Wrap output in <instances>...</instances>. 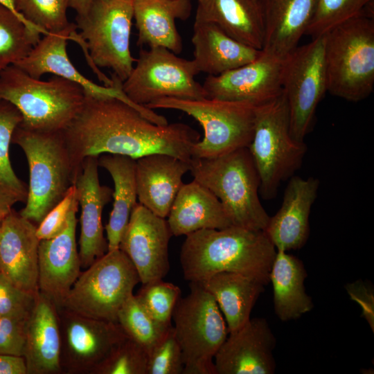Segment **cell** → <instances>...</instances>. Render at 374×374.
Listing matches in <instances>:
<instances>
[{
  "instance_id": "9a60e30c",
  "label": "cell",
  "mask_w": 374,
  "mask_h": 374,
  "mask_svg": "<svg viewBox=\"0 0 374 374\" xmlns=\"http://www.w3.org/2000/svg\"><path fill=\"white\" fill-rule=\"evenodd\" d=\"M60 365L70 373H93L126 334L118 323L84 317L57 308Z\"/></svg>"
},
{
  "instance_id": "ee69618b",
  "label": "cell",
  "mask_w": 374,
  "mask_h": 374,
  "mask_svg": "<svg viewBox=\"0 0 374 374\" xmlns=\"http://www.w3.org/2000/svg\"><path fill=\"white\" fill-rule=\"evenodd\" d=\"M345 288L350 299L359 304L362 309L361 317L366 320L372 331L374 332V293L373 289L366 286L362 280L348 283Z\"/></svg>"
},
{
  "instance_id": "7dc6e473",
  "label": "cell",
  "mask_w": 374,
  "mask_h": 374,
  "mask_svg": "<svg viewBox=\"0 0 374 374\" xmlns=\"http://www.w3.org/2000/svg\"><path fill=\"white\" fill-rule=\"evenodd\" d=\"M0 3L10 10L15 15H17L28 27L30 29L41 32L35 26L31 25L16 9L14 0H0ZM42 34V33H41Z\"/></svg>"
},
{
  "instance_id": "d6986e66",
  "label": "cell",
  "mask_w": 374,
  "mask_h": 374,
  "mask_svg": "<svg viewBox=\"0 0 374 374\" xmlns=\"http://www.w3.org/2000/svg\"><path fill=\"white\" fill-rule=\"evenodd\" d=\"M78 202L73 206L64 229L56 236L41 240L38 248L39 292L60 308L80 274L76 243Z\"/></svg>"
},
{
  "instance_id": "8fae6325",
  "label": "cell",
  "mask_w": 374,
  "mask_h": 374,
  "mask_svg": "<svg viewBox=\"0 0 374 374\" xmlns=\"http://www.w3.org/2000/svg\"><path fill=\"white\" fill-rule=\"evenodd\" d=\"M140 282L129 257L119 248L109 251L80 273L60 308L117 323L120 308Z\"/></svg>"
},
{
  "instance_id": "3957f363",
  "label": "cell",
  "mask_w": 374,
  "mask_h": 374,
  "mask_svg": "<svg viewBox=\"0 0 374 374\" xmlns=\"http://www.w3.org/2000/svg\"><path fill=\"white\" fill-rule=\"evenodd\" d=\"M0 99L19 109L21 126L39 132H62L82 109L85 92L66 78L55 75L42 81L11 64L0 72Z\"/></svg>"
},
{
  "instance_id": "30bf717a",
  "label": "cell",
  "mask_w": 374,
  "mask_h": 374,
  "mask_svg": "<svg viewBox=\"0 0 374 374\" xmlns=\"http://www.w3.org/2000/svg\"><path fill=\"white\" fill-rule=\"evenodd\" d=\"M172 320L182 353L183 374H216L214 357L229 330L213 296L199 283L190 282V293L179 298Z\"/></svg>"
},
{
  "instance_id": "44dd1931",
  "label": "cell",
  "mask_w": 374,
  "mask_h": 374,
  "mask_svg": "<svg viewBox=\"0 0 374 374\" xmlns=\"http://www.w3.org/2000/svg\"><path fill=\"white\" fill-rule=\"evenodd\" d=\"M33 222L12 210L0 223V272L20 290L39 292L38 248Z\"/></svg>"
},
{
  "instance_id": "836d02e7",
  "label": "cell",
  "mask_w": 374,
  "mask_h": 374,
  "mask_svg": "<svg viewBox=\"0 0 374 374\" xmlns=\"http://www.w3.org/2000/svg\"><path fill=\"white\" fill-rule=\"evenodd\" d=\"M117 323L126 335L140 344L148 355L168 329L160 326L134 294L120 308Z\"/></svg>"
},
{
  "instance_id": "277c9868",
  "label": "cell",
  "mask_w": 374,
  "mask_h": 374,
  "mask_svg": "<svg viewBox=\"0 0 374 374\" xmlns=\"http://www.w3.org/2000/svg\"><path fill=\"white\" fill-rule=\"evenodd\" d=\"M190 171L218 198L232 226L264 231L270 216L260 200L259 176L248 147L192 159Z\"/></svg>"
},
{
  "instance_id": "7c38bea8",
  "label": "cell",
  "mask_w": 374,
  "mask_h": 374,
  "mask_svg": "<svg viewBox=\"0 0 374 374\" xmlns=\"http://www.w3.org/2000/svg\"><path fill=\"white\" fill-rule=\"evenodd\" d=\"M137 64L123 82L124 93L135 104L145 107L162 98L199 100L207 98L195 76L200 73L194 60L176 56L163 47L141 49Z\"/></svg>"
},
{
  "instance_id": "83f0119b",
  "label": "cell",
  "mask_w": 374,
  "mask_h": 374,
  "mask_svg": "<svg viewBox=\"0 0 374 374\" xmlns=\"http://www.w3.org/2000/svg\"><path fill=\"white\" fill-rule=\"evenodd\" d=\"M190 12V0H133L137 44L163 47L179 54L183 45L175 20L187 19Z\"/></svg>"
},
{
  "instance_id": "4316f807",
  "label": "cell",
  "mask_w": 374,
  "mask_h": 374,
  "mask_svg": "<svg viewBox=\"0 0 374 374\" xmlns=\"http://www.w3.org/2000/svg\"><path fill=\"white\" fill-rule=\"evenodd\" d=\"M193 30V60L199 72L217 75L254 60L261 53V50L237 41L213 22L195 20Z\"/></svg>"
},
{
  "instance_id": "60d3db41",
  "label": "cell",
  "mask_w": 374,
  "mask_h": 374,
  "mask_svg": "<svg viewBox=\"0 0 374 374\" xmlns=\"http://www.w3.org/2000/svg\"><path fill=\"white\" fill-rule=\"evenodd\" d=\"M76 202V188L73 184L64 198L38 224L36 230L37 238L41 240L58 235L65 227L69 213Z\"/></svg>"
},
{
  "instance_id": "4fadbf2b",
  "label": "cell",
  "mask_w": 374,
  "mask_h": 374,
  "mask_svg": "<svg viewBox=\"0 0 374 374\" xmlns=\"http://www.w3.org/2000/svg\"><path fill=\"white\" fill-rule=\"evenodd\" d=\"M282 91L288 107L291 134L304 141L311 131L317 106L327 92L324 35L297 46L285 59Z\"/></svg>"
},
{
  "instance_id": "ba28073f",
  "label": "cell",
  "mask_w": 374,
  "mask_h": 374,
  "mask_svg": "<svg viewBox=\"0 0 374 374\" xmlns=\"http://www.w3.org/2000/svg\"><path fill=\"white\" fill-rule=\"evenodd\" d=\"M133 17V0H93L84 14L77 15L75 25L86 43L87 62L105 86H112L113 80L98 67L111 69L124 82L136 62L130 50Z\"/></svg>"
},
{
  "instance_id": "f1b7e54d",
  "label": "cell",
  "mask_w": 374,
  "mask_h": 374,
  "mask_svg": "<svg viewBox=\"0 0 374 374\" xmlns=\"http://www.w3.org/2000/svg\"><path fill=\"white\" fill-rule=\"evenodd\" d=\"M195 20L215 24L237 41L258 50L264 42L258 0H197Z\"/></svg>"
},
{
  "instance_id": "e575fe53",
  "label": "cell",
  "mask_w": 374,
  "mask_h": 374,
  "mask_svg": "<svg viewBox=\"0 0 374 374\" xmlns=\"http://www.w3.org/2000/svg\"><path fill=\"white\" fill-rule=\"evenodd\" d=\"M373 0H315L305 35H325L339 24L366 12Z\"/></svg>"
},
{
  "instance_id": "74e56055",
  "label": "cell",
  "mask_w": 374,
  "mask_h": 374,
  "mask_svg": "<svg viewBox=\"0 0 374 374\" xmlns=\"http://www.w3.org/2000/svg\"><path fill=\"white\" fill-rule=\"evenodd\" d=\"M181 293L177 285L160 279L143 284L136 295L152 319L166 330L172 326V313Z\"/></svg>"
},
{
  "instance_id": "681fc988",
  "label": "cell",
  "mask_w": 374,
  "mask_h": 374,
  "mask_svg": "<svg viewBox=\"0 0 374 374\" xmlns=\"http://www.w3.org/2000/svg\"><path fill=\"white\" fill-rule=\"evenodd\" d=\"M1 220H0V223H1Z\"/></svg>"
},
{
  "instance_id": "7402d4cb",
  "label": "cell",
  "mask_w": 374,
  "mask_h": 374,
  "mask_svg": "<svg viewBox=\"0 0 374 374\" xmlns=\"http://www.w3.org/2000/svg\"><path fill=\"white\" fill-rule=\"evenodd\" d=\"M320 181L310 177L293 175L289 179L278 211L264 230L276 250L288 251L302 248L310 234L309 217L317 199Z\"/></svg>"
},
{
  "instance_id": "b9f144b4",
  "label": "cell",
  "mask_w": 374,
  "mask_h": 374,
  "mask_svg": "<svg viewBox=\"0 0 374 374\" xmlns=\"http://www.w3.org/2000/svg\"><path fill=\"white\" fill-rule=\"evenodd\" d=\"M28 316L0 317V354L24 355Z\"/></svg>"
},
{
  "instance_id": "7a4b0ae2",
  "label": "cell",
  "mask_w": 374,
  "mask_h": 374,
  "mask_svg": "<svg viewBox=\"0 0 374 374\" xmlns=\"http://www.w3.org/2000/svg\"><path fill=\"white\" fill-rule=\"evenodd\" d=\"M181 248L184 277L200 283L222 271L235 272L265 286L276 249L263 231L231 226L202 229L186 235Z\"/></svg>"
},
{
  "instance_id": "f6af8a7d",
  "label": "cell",
  "mask_w": 374,
  "mask_h": 374,
  "mask_svg": "<svg viewBox=\"0 0 374 374\" xmlns=\"http://www.w3.org/2000/svg\"><path fill=\"white\" fill-rule=\"evenodd\" d=\"M0 374H27L23 356L0 354Z\"/></svg>"
},
{
  "instance_id": "c3c4849f",
  "label": "cell",
  "mask_w": 374,
  "mask_h": 374,
  "mask_svg": "<svg viewBox=\"0 0 374 374\" xmlns=\"http://www.w3.org/2000/svg\"><path fill=\"white\" fill-rule=\"evenodd\" d=\"M93 0H69V6L74 9L77 15L84 14Z\"/></svg>"
},
{
  "instance_id": "52a82bcc",
  "label": "cell",
  "mask_w": 374,
  "mask_h": 374,
  "mask_svg": "<svg viewBox=\"0 0 374 374\" xmlns=\"http://www.w3.org/2000/svg\"><path fill=\"white\" fill-rule=\"evenodd\" d=\"M260 179L259 193L274 199L280 184L292 177L307 152L305 141L291 134L285 97L256 106L252 140L248 146Z\"/></svg>"
},
{
  "instance_id": "ac0fdd59",
  "label": "cell",
  "mask_w": 374,
  "mask_h": 374,
  "mask_svg": "<svg viewBox=\"0 0 374 374\" xmlns=\"http://www.w3.org/2000/svg\"><path fill=\"white\" fill-rule=\"evenodd\" d=\"M276 339L264 318L249 319L229 333L214 357L216 374H273Z\"/></svg>"
},
{
  "instance_id": "8992f818",
  "label": "cell",
  "mask_w": 374,
  "mask_h": 374,
  "mask_svg": "<svg viewBox=\"0 0 374 374\" xmlns=\"http://www.w3.org/2000/svg\"><path fill=\"white\" fill-rule=\"evenodd\" d=\"M327 91L350 102L368 98L374 88V20L366 12L324 35Z\"/></svg>"
},
{
  "instance_id": "f546056e",
  "label": "cell",
  "mask_w": 374,
  "mask_h": 374,
  "mask_svg": "<svg viewBox=\"0 0 374 374\" xmlns=\"http://www.w3.org/2000/svg\"><path fill=\"white\" fill-rule=\"evenodd\" d=\"M307 271L303 263L287 251L276 250L269 274L274 292V307L282 321L294 320L314 307L305 292Z\"/></svg>"
},
{
  "instance_id": "2e32d148",
  "label": "cell",
  "mask_w": 374,
  "mask_h": 374,
  "mask_svg": "<svg viewBox=\"0 0 374 374\" xmlns=\"http://www.w3.org/2000/svg\"><path fill=\"white\" fill-rule=\"evenodd\" d=\"M167 220L137 203L130 214L119 249L131 260L143 284L163 279L170 270Z\"/></svg>"
},
{
  "instance_id": "ab89813d",
  "label": "cell",
  "mask_w": 374,
  "mask_h": 374,
  "mask_svg": "<svg viewBox=\"0 0 374 374\" xmlns=\"http://www.w3.org/2000/svg\"><path fill=\"white\" fill-rule=\"evenodd\" d=\"M184 363L172 325L148 353L146 374H183Z\"/></svg>"
},
{
  "instance_id": "6da1fadb",
  "label": "cell",
  "mask_w": 374,
  "mask_h": 374,
  "mask_svg": "<svg viewBox=\"0 0 374 374\" xmlns=\"http://www.w3.org/2000/svg\"><path fill=\"white\" fill-rule=\"evenodd\" d=\"M76 174L87 157L121 154L137 159L161 153L191 162L199 133L189 125L154 124L136 109L114 98L85 93L83 107L62 131Z\"/></svg>"
},
{
  "instance_id": "8d00e7d4",
  "label": "cell",
  "mask_w": 374,
  "mask_h": 374,
  "mask_svg": "<svg viewBox=\"0 0 374 374\" xmlns=\"http://www.w3.org/2000/svg\"><path fill=\"white\" fill-rule=\"evenodd\" d=\"M21 121L19 109L8 101L0 99V181L26 200L28 187L15 174L9 156L13 133Z\"/></svg>"
},
{
  "instance_id": "f35d334b",
  "label": "cell",
  "mask_w": 374,
  "mask_h": 374,
  "mask_svg": "<svg viewBox=\"0 0 374 374\" xmlns=\"http://www.w3.org/2000/svg\"><path fill=\"white\" fill-rule=\"evenodd\" d=\"M148 355L137 342L125 337L93 371L96 374H146Z\"/></svg>"
},
{
  "instance_id": "4dcf8cb0",
  "label": "cell",
  "mask_w": 374,
  "mask_h": 374,
  "mask_svg": "<svg viewBox=\"0 0 374 374\" xmlns=\"http://www.w3.org/2000/svg\"><path fill=\"white\" fill-rule=\"evenodd\" d=\"M199 283L215 299L229 333L240 328L250 319L253 306L265 290L260 282L229 271L216 273Z\"/></svg>"
},
{
  "instance_id": "bcb514c9",
  "label": "cell",
  "mask_w": 374,
  "mask_h": 374,
  "mask_svg": "<svg viewBox=\"0 0 374 374\" xmlns=\"http://www.w3.org/2000/svg\"><path fill=\"white\" fill-rule=\"evenodd\" d=\"M26 200L17 193L0 181V220H2L17 202Z\"/></svg>"
},
{
  "instance_id": "7bdbcfd3",
  "label": "cell",
  "mask_w": 374,
  "mask_h": 374,
  "mask_svg": "<svg viewBox=\"0 0 374 374\" xmlns=\"http://www.w3.org/2000/svg\"><path fill=\"white\" fill-rule=\"evenodd\" d=\"M36 296L20 290L0 272V317L28 316Z\"/></svg>"
},
{
  "instance_id": "1f68e13d",
  "label": "cell",
  "mask_w": 374,
  "mask_h": 374,
  "mask_svg": "<svg viewBox=\"0 0 374 374\" xmlns=\"http://www.w3.org/2000/svg\"><path fill=\"white\" fill-rule=\"evenodd\" d=\"M98 164L110 174L114 185L113 207L105 226L109 251L119 248L132 211L137 204L136 160L121 154H103L98 156Z\"/></svg>"
},
{
  "instance_id": "e0dca14e",
  "label": "cell",
  "mask_w": 374,
  "mask_h": 374,
  "mask_svg": "<svg viewBox=\"0 0 374 374\" xmlns=\"http://www.w3.org/2000/svg\"><path fill=\"white\" fill-rule=\"evenodd\" d=\"M284 61L261 50L247 64L217 75H208L202 86L208 98L258 106L281 94Z\"/></svg>"
},
{
  "instance_id": "cb8c5ba5",
  "label": "cell",
  "mask_w": 374,
  "mask_h": 374,
  "mask_svg": "<svg viewBox=\"0 0 374 374\" xmlns=\"http://www.w3.org/2000/svg\"><path fill=\"white\" fill-rule=\"evenodd\" d=\"M61 337L57 308L40 292L26 326L23 357L27 374L57 373L60 365Z\"/></svg>"
},
{
  "instance_id": "5b68a950",
  "label": "cell",
  "mask_w": 374,
  "mask_h": 374,
  "mask_svg": "<svg viewBox=\"0 0 374 374\" xmlns=\"http://www.w3.org/2000/svg\"><path fill=\"white\" fill-rule=\"evenodd\" d=\"M12 142L24 151L29 168L26 205L19 213L39 224L64 198L76 178L63 133L35 131L19 124Z\"/></svg>"
},
{
  "instance_id": "ffe728a7",
  "label": "cell",
  "mask_w": 374,
  "mask_h": 374,
  "mask_svg": "<svg viewBox=\"0 0 374 374\" xmlns=\"http://www.w3.org/2000/svg\"><path fill=\"white\" fill-rule=\"evenodd\" d=\"M98 167V157H86L74 182L81 208L79 256L82 268H87L108 251L102 214L104 206L111 200L113 190L100 184Z\"/></svg>"
},
{
  "instance_id": "603a6c76",
  "label": "cell",
  "mask_w": 374,
  "mask_h": 374,
  "mask_svg": "<svg viewBox=\"0 0 374 374\" xmlns=\"http://www.w3.org/2000/svg\"><path fill=\"white\" fill-rule=\"evenodd\" d=\"M191 162L174 156L155 153L136 159L135 177L139 203L166 218L183 185L184 175Z\"/></svg>"
},
{
  "instance_id": "5bb4252c",
  "label": "cell",
  "mask_w": 374,
  "mask_h": 374,
  "mask_svg": "<svg viewBox=\"0 0 374 374\" xmlns=\"http://www.w3.org/2000/svg\"><path fill=\"white\" fill-rule=\"evenodd\" d=\"M77 28L73 23L58 33L44 35L29 54L15 65L31 77L39 79L46 73L66 78L80 85L85 93L95 98H114L130 105L152 123L167 125V119L154 110L134 103L124 93L121 82L113 74L112 86H100L81 74L70 61L66 52L67 40Z\"/></svg>"
},
{
  "instance_id": "9c48e42d",
  "label": "cell",
  "mask_w": 374,
  "mask_h": 374,
  "mask_svg": "<svg viewBox=\"0 0 374 374\" xmlns=\"http://www.w3.org/2000/svg\"><path fill=\"white\" fill-rule=\"evenodd\" d=\"M145 107L172 109L193 117L204 138L193 148L192 159H212L248 147L252 140L256 106L245 102L205 98L199 100L162 98Z\"/></svg>"
},
{
  "instance_id": "484cf974",
  "label": "cell",
  "mask_w": 374,
  "mask_h": 374,
  "mask_svg": "<svg viewBox=\"0 0 374 374\" xmlns=\"http://www.w3.org/2000/svg\"><path fill=\"white\" fill-rule=\"evenodd\" d=\"M172 235H187L202 229H222L232 226L218 198L193 179L183 184L168 215Z\"/></svg>"
},
{
  "instance_id": "d4e9b609",
  "label": "cell",
  "mask_w": 374,
  "mask_h": 374,
  "mask_svg": "<svg viewBox=\"0 0 374 374\" xmlns=\"http://www.w3.org/2000/svg\"><path fill=\"white\" fill-rule=\"evenodd\" d=\"M264 23L262 51L285 59L310 22L315 0H258Z\"/></svg>"
},
{
  "instance_id": "d590c367",
  "label": "cell",
  "mask_w": 374,
  "mask_h": 374,
  "mask_svg": "<svg viewBox=\"0 0 374 374\" xmlns=\"http://www.w3.org/2000/svg\"><path fill=\"white\" fill-rule=\"evenodd\" d=\"M17 10L42 35L68 28L69 0H14Z\"/></svg>"
},
{
  "instance_id": "d6a6232c",
  "label": "cell",
  "mask_w": 374,
  "mask_h": 374,
  "mask_svg": "<svg viewBox=\"0 0 374 374\" xmlns=\"http://www.w3.org/2000/svg\"><path fill=\"white\" fill-rule=\"evenodd\" d=\"M40 35L0 3V72L26 57L39 41Z\"/></svg>"
}]
</instances>
